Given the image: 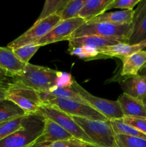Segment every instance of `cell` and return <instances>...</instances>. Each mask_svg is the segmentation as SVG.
<instances>
[{
  "instance_id": "1",
  "label": "cell",
  "mask_w": 146,
  "mask_h": 147,
  "mask_svg": "<svg viewBox=\"0 0 146 147\" xmlns=\"http://www.w3.org/2000/svg\"><path fill=\"white\" fill-rule=\"evenodd\" d=\"M45 118L40 113L27 114L20 129L0 141V147H29L42 134Z\"/></svg>"
},
{
  "instance_id": "2",
  "label": "cell",
  "mask_w": 146,
  "mask_h": 147,
  "mask_svg": "<svg viewBox=\"0 0 146 147\" xmlns=\"http://www.w3.org/2000/svg\"><path fill=\"white\" fill-rule=\"evenodd\" d=\"M57 73L54 69L27 63L14 80L37 92H48L55 86Z\"/></svg>"
},
{
  "instance_id": "3",
  "label": "cell",
  "mask_w": 146,
  "mask_h": 147,
  "mask_svg": "<svg viewBox=\"0 0 146 147\" xmlns=\"http://www.w3.org/2000/svg\"><path fill=\"white\" fill-rule=\"evenodd\" d=\"M72 117L95 146L117 147L115 142V134L109 120L95 121L77 116Z\"/></svg>"
},
{
  "instance_id": "4",
  "label": "cell",
  "mask_w": 146,
  "mask_h": 147,
  "mask_svg": "<svg viewBox=\"0 0 146 147\" xmlns=\"http://www.w3.org/2000/svg\"><path fill=\"white\" fill-rule=\"evenodd\" d=\"M43 104L50 105L72 116L95 121H108L102 114L89 105L79 103L70 99L54 97L46 92H39Z\"/></svg>"
},
{
  "instance_id": "5",
  "label": "cell",
  "mask_w": 146,
  "mask_h": 147,
  "mask_svg": "<svg viewBox=\"0 0 146 147\" xmlns=\"http://www.w3.org/2000/svg\"><path fill=\"white\" fill-rule=\"evenodd\" d=\"M6 98L17 105L27 115L37 113L43 104L39 92L15 80L7 89Z\"/></svg>"
},
{
  "instance_id": "6",
  "label": "cell",
  "mask_w": 146,
  "mask_h": 147,
  "mask_svg": "<svg viewBox=\"0 0 146 147\" xmlns=\"http://www.w3.org/2000/svg\"><path fill=\"white\" fill-rule=\"evenodd\" d=\"M38 113L46 119H50L57 123L75 139L88 144L94 145L92 141L87 136L85 132L74 121L70 115L62 111L54 106L47 104L42 105Z\"/></svg>"
},
{
  "instance_id": "7",
  "label": "cell",
  "mask_w": 146,
  "mask_h": 147,
  "mask_svg": "<svg viewBox=\"0 0 146 147\" xmlns=\"http://www.w3.org/2000/svg\"><path fill=\"white\" fill-rule=\"evenodd\" d=\"M61 21L60 15L55 14L40 22H35L32 27L9 43L7 47L13 50L26 45H36Z\"/></svg>"
},
{
  "instance_id": "8",
  "label": "cell",
  "mask_w": 146,
  "mask_h": 147,
  "mask_svg": "<svg viewBox=\"0 0 146 147\" xmlns=\"http://www.w3.org/2000/svg\"><path fill=\"white\" fill-rule=\"evenodd\" d=\"M131 30L132 24H115L107 22H86L72 34L70 39L90 35L107 37H126L129 39Z\"/></svg>"
},
{
  "instance_id": "9",
  "label": "cell",
  "mask_w": 146,
  "mask_h": 147,
  "mask_svg": "<svg viewBox=\"0 0 146 147\" xmlns=\"http://www.w3.org/2000/svg\"><path fill=\"white\" fill-rule=\"evenodd\" d=\"M72 87L84 99L87 104L97 111L102 114L107 120H120L124 118L122 109L118 102L96 97L83 88L76 80Z\"/></svg>"
},
{
  "instance_id": "10",
  "label": "cell",
  "mask_w": 146,
  "mask_h": 147,
  "mask_svg": "<svg viewBox=\"0 0 146 147\" xmlns=\"http://www.w3.org/2000/svg\"><path fill=\"white\" fill-rule=\"evenodd\" d=\"M87 22L80 17L61 21L36 45L40 47L64 40H70L71 35Z\"/></svg>"
},
{
  "instance_id": "11",
  "label": "cell",
  "mask_w": 146,
  "mask_h": 147,
  "mask_svg": "<svg viewBox=\"0 0 146 147\" xmlns=\"http://www.w3.org/2000/svg\"><path fill=\"white\" fill-rule=\"evenodd\" d=\"M69 132L50 119H46L42 134L29 147H44L54 142L72 139Z\"/></svg>"
},
{
  "instance_id": "12",
  "label": "cell",
  "mask_w": 146,
  "mask_h": 147,
  "mask_svg": "<svg viewBox=\"0 0 146 147\" xmlns=\"http://www.w3.org/2000/svg\"><path fill=\"white\" fill-rule=\"evenodd\" d=\"M119 43H128L129 39L126 37H101V36H84L76 37L69 40V48L86 46L94 47L96 49H101L109 46L115 45Z\"/></svg>"
},
{
  "instance_id": "13",
  "label": "cell",
  "mask_w": 146,
  "mask_h": 147,
  "mask_svg": "<svg viewBox=\"0 0 146 147\" xmlns=\"http://www.w3.org/2000/svg\"><path fill=\"white\" fill-rule=\"evenodd\" d=\"M146 41V0H141L134 10L129 44Z\"/></svg>"
},
{
  "instance_id": "14",
  "label": "cell",
  "mask_w": 146,
  "mask_h": 147,
  "mask_svg": "<svg viewBox=\"0 0 146 147\" xmlns=\"http://www.w3.org/2000/svg\"><path fill=\"white\" fill-rule=\"evenodd\" d=\"M124 117L146 119V106L144 101L123 93L117 98Z\"/></svg>"
},
{
  "instance_id": "15",
  "label": "cell",
  "mask_w": 146,
  "mask_h": 147,
  "mask_svg": "<svg viewBox=\"0 0 146 147\" xmlns=\"http://www.w3.org/2000/svg\"><path fill=\"white\" fill-rule=\"evenodd\" d=\"M146 49V41L138 44L130 45L128 43H119L115 45L109 46L104 48L98 49L100 57H124Z\"/></svg>"
},
{
  "instance_id": "16",
  "label": "cell",
  "mask_w": 146,
  "mask_h": 147,
  "mask_svg": "<svg viewBox=\"0 0 146 147\" xmlns=\"http://www.w3.org/2000/svg\"><path fill=\"white\" fill-rule=\"evenodd\" d=\"M122 88L125 93L141 100H146V76L137 75L126 78L123 82Z\"/></svg>"
},
{
  "instance_id": "17",
  "label": "cell",
  "mask_w": 146,
  "mask_h": 147,
  "mask_svg": "<svg viewBox=\"0 0 146 147\" xmlns=\"http://www.w3.org/2000/svg\"><path fill=\"white\" fill-rule=\"evenodd\" d=\"M121 76L126 78L133 77L138 75L140 69L146 63V50H141L130 56L124 57Z\"/></svg>"
},
{
  "instance_id": "18",
  "label": "cell",
  "mask_w": 146,
  "mask_h": 147,
  "mask_svg": "<svg viewBox=\"0 0 146 147\" xmlns=\"http://www.w3.org/2000/svg\"><path fill=\"white\" fill-rule=\"evenodd\" d=\"M25 65L17 58L11 49L7 47H0V67L17 76L22 72Z\"/></svg>"
},
{
  "instance_id": "19",
  "label": "cell",
  "mask_w": 146,
  "mask_h": 147,
  "mask_svg": "<svg viewBox=\"0 0 146 147\" xmlns=\"http://www.w3.org/2000/svg\"><path fill=\"white\" fill-rule=\"evenodd\" d=\"M114 0H85L84 6L79 13L78 17L86 22L101 15Z\"/></svg>"
},
{
  "instance_id": "20",
  "label": "cell",
  "mask_w": 146,
  "mask_h": 147,
  "mask_svg": "<svg viewBox=\"0 0 146 147\" xmlns=\"http://www.w3.org/2000/svg\"><path fill=\"white\" fill-rule=\"evenodd\" d=\"M133 9L103 13L101 15L87 22V23L107 22L115 24H130L133 22Z\"/></svg>"
},
{
  "instance_id": "21",
  "label": "cell",
  "mask_w": 146,
  "mask_h": 147,
  "mask_svg": "<svg viewBox=\"0 0 146 147\" xmlns=\"http://www.w3.org/2000/svg\"><path fill=\"white\" fill-rule=\"evenodd\" d=\"M25 115L24 111L11 100L5 98L0 102V124Z\"/></svg>"
},
{
  "instance_id": "22",
  "label": "cell",
  "mask_w": 146,
  "mask_h": 147,
  "mask_svg": "<svg viewBox=\"0 0 146 147\" xmlns=\"http://www.w3.org/2000/svg\"><path fill=\"white\" fill-rule=\"evenodd\" d=\"M46 93H49V94L54 96V97L64 99H70V100H74V101L79 102V103L88 105L87 102L84 100V99L72 87L59 88L54 86L52 88L50 89L48 92H46Z\"/></svg>"
},
{
  "instance_id": "23",
  "label": "cell",
  "mask_w": 146,
  "mask_h": 147,
  "mask_svg": "<svg viewBox=\"0 0 146 147\" xmlns=\"http://www.w3.org/2000/svg\"><path fill=\"white\" fill-rule=\"evenodd\" d=\"M67 1L68 0H46L41 14L36 22L41 21L53 14H60Z\"/></svg>"
},
{
  "instance_id": "24",
  "label": "cell",
  "mask_w": 146,
  "mask_h": 147,
  "mask_svg": "<svg viewBox=\"0 0 146 147\" xmlns=\"http://www.w3.org/2000/svg\"><path fill=\"white\" fill-rule=\"evenodd\" d=\"M110 123L111 124L113 131H114L115 134L127 135V136H135V137H138L146 140V135L145 134L137 130L133 126L125 123L122 119L110 120Z\"/></svg>"
},
{
  "instance_id": "25",
  "label": "cell",
  "mask_w": 146,
  "mask_h": 147,
  "mask_svg": "<svg viewBox=\"0 0 146 147\" xmlns=\"http://www.w3.org/2000/svg\"><path fill=\"white\" fill-rule=\"evenodd\" d=\"M84 2L85 0H68L59 14L62 21L78 17Z\"/></svg>"
},
{
  "instance_id": "26",
  "label": "cell",
  "mask_w": 146,
  "mask_h": 147,
  "mask_svg": "<svg viewBox=\"0 0 146 147\" xmlns=\"http://www.w3.org/2000/svg\"><path fill=\"white\" fill-rule=\"evenodd\" d=\"M40 47V46L38 45L29 44L14 49L12 51L17 58L26 65L29 63L30 59L35 54Z\"/></svg>"
},
{
  "instance_id": "27",
  "label": "cell",
  "mask_w": 146,
  "mask_h": 147,
  "mask_svg": "<svg viewBox=\"0 0 146 147\" xmlns=\"http://www.w3.org/2000/svg\"><path fill=\"white\" fill-rule=\"evenodd\" d=\"M68 53L72 55L77 56L79 58L85 60H92V59H96L97 57H101L99 54L98 49L94 48V47H86V46L68 49Z\"/></svg>"
},
{
  "instance_id": "28",
  "label": "cell",
  "mask_w": 146,
  "mask_h": 147,
  "mask_svg": "<svg viewBox=\"0 0 146 147\" xmlns=\"http://www.w3.org/2000/svg\"><path fill=\"white\" fill-rule=\"evenodd\" d=\"M117 147H146V140L124 134H115Z\"/></svg>"
},
{
  "instance_id": "29",
  "label": "cell",
  "mask_w": 146,
  "mask_h": 147,
  "mask_svg": "<svg viewBox=\"0 0 146 147\" xmlns=\"http://www.w3.org/2000/svg\"><path fill=\"white\" fill-rule=\"evenodd\" d=\"M26 116V115H25ZM20 116V117L16 118L12 120L8 121L4 123L0 124V141L6 138L7 136H9L14 131L20 129L21 126L23 119L24 116Z\"/></svg>"
},
{
  "instance_id": "30",
  "label": "cell",
  "mask_w": 146,
  "mask_h": 147,
  "mask_svg": "<svg viewBox=\"0 0 146 147\" xmlns=\"http://www.w3.org/2000/svg\"><path fill=\"white\" fill-rule=\"evenodd\" d=\"M74 78L70 73L58 71L55 86L59 88H71L74 83Z\"/></svg>"
},
{
  "instance_id": "31",
  "label": "cell",
  "mask_w": 146,
  "mask_h": 147,
  "mask_svg": "<svg viewBox=\"0 0 146 147\" xmlns=\"http://www.w3.org/2000/svg\"><path fill=\"white\" fill-rule=\"evenodd\" d=\"M141 0H114L108 7L107 10L113 8L123 9L124 10L133 9L135 6L137 5Z\"/></svg>"
},
{
  "instance_id": "32",
  "label": "cell",
  "mask_w": 146,
  "mask_h": 147,
  "mask_svg": "<svg viewBox=\"0 0 146 147\" xmlns=\"http://www.w3.org/2000/svg\"><path fill=\"white\" fill-rule=\"evenodd\" d=\"M88 144H86L79 139L72 138L67 140L58 141L44 147H87Z\"/></svg>"
},
{
  "instance_id": "33",
  "label": "cell",
  "mask_w": 146,
  "mask_h": 147,
  "mask_svg": "<svg viewBox=\"0 0 146 147\" xmlns=\"http://www.w3.org/2000/svg\"><path fill=\"white\" fill-rule=\"evenodd\" d=\"M122 120L125 123L133 126V128L146 135V119L124 117Z\"/></svg>"
},
{
  "instance_id": "34",
  "label": "cell",
  "mask_w": 146,
  "mask_h": 147,
  "mask_svg": "<svg viewBox=\"0 0 146 147\" xmlns=\"http://www.w3.org/2000/svg\"><path fill=\"white\" fill-rule=\"evenodd\" d=\"M14 81V75L0 67V89H8Z\"/></svg>"
},
{
  "instance_id": "35",
  "label": "cell",
  "mask_w": 146,
  "mask_h": 147,
  "mask_svg": "<svg viewBox=\"0 0 146 147\" xmlns=\"http://www.w3.org/2000/svg\"><path fill=\"white\" fill-rule=\"evenodd\" d=\"M7 90V89H0V102L6 98Z\"/></svg>"
},
{
  "instance_id": "36",
  "label": "cell",
  "mask_w": 146,
  "mask_h": 147,
  "mask_svg": "<svg viewBox=\"0 0 146 147\" xmlns=\"http://www.w3.org/2000/svg\"><path fill=\"white\" fill-rule=\"evenodd\" d=\"M139 75H142V76H146V63L145 64L143 65V67L140 69V70L139 71Z\"/></svg>"
},
{
  "instance_id": "37",
  "label": "cell",
  "mask_w": 146,
  "mask_h": 147,
  "mask_svg": "<svg viewBox=\"0 0 146 147\" xmlns=\"http://www.w3.org/2000/svg\"><path fill=\"white\" fill-rule=\"evenodd\" d=\"M87 147H100L97 146H94V145H90V144H87Z\"/></svg>"
},
{
  "instance_id": "38",
  "label": "cell",
  "mask_w": 146,
  "mask_h": 147,
  "mask_svg": "<svg viewBox=\"0 0 146 147\" xmlns=\"http://www.w3.org/2000/svg\"><path fill=\"white\" fill-rule=\"evenodd\" d=\"M144 103H145V106H146V100H144Z\"/></svg>"
}]
</instances>
